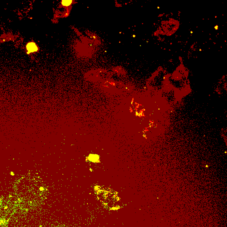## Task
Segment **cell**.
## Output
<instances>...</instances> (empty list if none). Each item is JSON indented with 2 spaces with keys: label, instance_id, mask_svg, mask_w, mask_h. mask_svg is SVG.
Listing matches in <instances>:
<instances>
[{
  "label": "cell",
  "instance_id": "6da1fadb",
  "mask_svg": "<svg viewBox=\"0 0 227 227\" xmlns=\"http://www.w3.org/2000/svg\"><path fill=\"white\" fill-rule=\"evenodd\" d=\"M94 191L97 199L105 209L109 211H116L122 208L121 198L116 191L98 185L94 187Z\"/></svg>",
  "mask_w": 227,
  "mask_h": 227
},
{
  "label": "cell",
  "instance_id": "7a4b0ae2",
  "mask_svg": "<svg viewBox=\"0 0 227 227\" xmlns=\"http://www.w3.org/2000/svg\"><path fill=\"white\" fill-rule=\"evenodd\" d=\"M27 49L29 52H33L37 51V48L35 44L33 43H30L28 44Z\"/></svg>",
  "mask_w": 227,
  "mask_h": 227
},
{
  "label": "cell",
  "instance_id": "3957f363",
  "mask_svg": "<svg viewBox=\"0 0 227 227\" xmlns=\"http://www.w3.org/2000/svg\"><path fill=\"white\" fill-rule=\"evenodd\" d=\"M71 1H62V5L64 6H69L71 4Z\"/></svg>",
  "mask_w": 227,
  "mask_h": 227
},
{
  "label": "cell",
  "instance_id": "277c9868",
  "mask_svg": "<svg viewBox=\"0 0 227 227\" xmlns=\"http://www.w3.org/2000/svg\"><path fill=\"white\" fill-rule=\"evenodd\" d=\"M62 227V226H55V227Z\"/></svg>",
  "mask_w": 227,
  "mask_h": 227
}]
</instances>
